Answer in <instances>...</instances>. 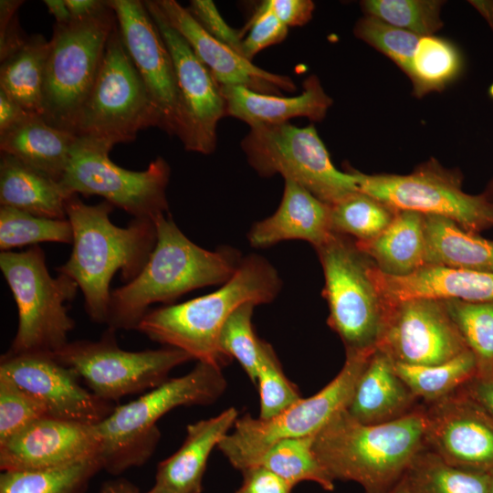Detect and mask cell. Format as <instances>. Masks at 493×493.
<instances>
[{"mask_svg": "<svg viewBox=\"0 0 493 493\" xmlns=\"http://www.w3.org/2000/svg\"><path fill=\"white\" fill-rule=\"evenodd\" d=\"M226 388L220 366L197 362L188 373L167 379L137 399L115 407L96 425L101 440L102 470L118 476L142 466L160 440L157 421L161 417L180 406L210 404Z\"/></svg>", "mask_w": 493, "mask_h": 493, "instance_id": "5", "label": "cell"}, {"mask_svg": "<svg viewBox=\"0 0 493 493\" xmlns=\"http://www.w3.org/2000/svg\"><path fill=\"white\" fill-rule=\"evenodd\" d=\"M43 417L48 416L32 396L0 375V443Z\"/></svg>", "mask_w": 493, "mask_h": 493, "instance_id": "44", "label": "cell"}, {"mask_svg": "<svg viewBox=\"0 0 493 493\" xmlns=\"http://www.w3.org/2000/svg\"><path fill=\"white\" fill-rule=\"evenodd\" d=\"M187 10L210 36L244 57L241 30L231 27L226 22L213 1L192 0Z\"/></svg>", "mask_w": 493, "mask_h": 493, "instance_id": "46", "label": "cell"}, {"mask_svg": "<svg viewBox=\"0 0 493 493\" xmlns=\"http://www.w3.org/2000/svg\"><path fill=\"white\" fill-rule=\"evenodd\" d=\"M263 3L288 27L306 25L311 20L315 8L310 0H266Z\"/></svg>", "mask_w": 493, "mask_h": 493, "instance_id": "49", "label": "cell"}, {"mask_svg": "<svg viewBox=\"0 0 493 493\" xmlns=\"http://www.w3.org/2000/svg\"><path fill=\"white\" fill-rule=\"evenodd\" d=\"M469 3L477 10V12L488 22L493 31V1L492 0H475Z\"/></svg>", "mask_w": 493, "mask_h": 493, "instance_id": "55", "label": "cell"}, {"mask_svg": "<svg viewBox=\"0 0 493 493\" xmlns=\"http://www.w3.org/2000/svg\"><path fill=\"white\" fill-rule=\"evenodd\" d=\"M488 493H493V470L489 473Z\"/></svg>", "mask_w": 493, "mask_h": 493, "instance_id": "59", "label": "cell"}, {"mask_svg": "<svg viewBox=\"0 0 493 493\" xmlns=\"http://www.w3.org/2000/svg\"><path fill=\"white\" fill-rule=\"evenodd\" d=\"M282 288L275 267L257 254L243 257L234 275L218 289L180 304L148 312L136 330L164 346L188 353L197 362L222 367L227 362L218 346L221 330L241 305L272 302Z\"/></svg>", "mask_w": 493, "mask_h": 493, "instance_id": "3", "label": "cell"}, {"mask_svg": "<svg viewBox=\"0 0 493 493\" xmlns=\"http://www.w3.org/2000/svg\"><path fill=\"white\" fill-rule=\"evenodd\" d=\"M460 390L477 401L493 414V374L475 375Z\"/></svg>", "mask_w": 493, "mask_h": 493, "instance_id": "50", "label": "cell"}, {"mask_svg": "<svg viewBox=\"0 0 493 493\" xmlns=\"http://www.w3.org/2000/svg\"><path fill=\"white\" fill-rule=\"evenodd\" d=\"M374 351L346 354L341 370L325 387L310 397L300 398L273 418L262 420L250 414L237 418L233 432L219 443V450L242 471L278 440L315 435L336 414L347 409Z\"/></svg>", "mask_w": 493, "mask_h": 493, "instance_id": "11", "label": "cell"}, {"mask_svg": "<svg viewBox=\"0 0 493 493\" xmlns=\"http://www.w3.org/2000/svg\"><path fill=\"white\" fill-rule=\"evenodd\" d=\"M240 30L243 37L248 31L243 39V55L252 61L261 50L282 42L288 35V27L261 2L250 20Z\"/></svg>", "mask_w": 493, "mask_h": 493, "instance_id": "45", "label": "cell"}, {"mask_svg": "<svg viewBox=\"0 0 493 493\" xmlns=\"http://www.w3.org/2000/svg\"><path fill=\"white\" fill-rule=\"evenodd\" d=\"M313 441L314 435L278 440L264 450L251 467H262L293 488L300 482L311 481L326 491H332L334 480L317 458Z\"/></svg>", "mask_w": 493, "mask_h": 493, "instance_id": "32", "label": "cell"}, {"mask_svg": "<svg viewBox=\"0 0 493 493\" xmlns=\"http://www.w3.org/2000/svg\"><path fill=\"white\" fill-rule=\"evenodd\" d=\"M171 54L178 90V138L184 149L210 154L216 148L217 125L226 116L221 86L185 39L165 20L155 0L143 1Z\"/></svg>", "mask_w": 493, "mask_h": 493, "instance_id": "15", "label": "cell"}, {"mask_svg": "<svg viewBox=\"0 0 493 493\" xmlns=\"http://www.w3.org/2000/svg\"><path fill=\"white\" fill-rule=\"evenodd\" d=\"M315 250L323 269L328 325L341 340L346 354L374 351L389 304L371 277L372 261L353 238L338 233Z\"/></svg>", "mask_w": 493, "mask_h": 493, "instance_id": "6", "label": "cell"}, {"mask_svg": "<svg viewBox=\"0 0 493 493\" xmlns=\"http://www.w3.org/2000/svg\"><path fill=\"white\" fill-rule=\"evenodd\" d=\"M153 222L156 244L142 270L111 291L107 324L114 330H136L152 304H169L192 290L223 285L243 257L232 246L211 251L197 246L169 213L156 215Z\"/></svg>", "mask_w": 493, "mask_h": 493, "instance_id": "2", "label": "cell"}, {"mask_svg": "<svg viewBox=\"0 0 493 493\" xmlns=\"http://www.w3.org/2000/svg\"><path fill=\"white\" fill-rule=\"evenodd\" d=\"M419 405V400L395 372L393 360L376 348L346 410L362 424L381 425L406 416Z\"/></svg>", "mask_w": 493, "mask_h": 493, "instance_id": "26", "label": "cell"}, {"mask_svg": "<svg viewBox=\"0 0 493 493\" xmlns=\"http://www.w3.org/2000/svg\"><path fill=\"white\" fill-rule=\"evenodd\" d=\"M145 493H173L166 488L154 485L150 490Z\"/></svg>", "mask_w": 493, "mask_h": 493, "instance_id": "58", "label": "cell"}, {"mask_svg": "<svg viewBox=\"0 0 493 493\" xmlns=\"http://www.w3.org/2000/svg\"><path fill=\"white\" fill-rule=\"evenodd\" d=\"M255 304L248 302L237 308L225 322L218 339L221 353L236 359L256 386L260 357V339L253 329Z\"/></svg>", "mask_w": 493, "mask_h": 493, "instance_id": "41", "label": "cell"}, {"mask_svg": "<svg viewBox=\"0 0 493 493\" xmlns=\"http://www.w3.org/2000/svg\"><path fill=\"white\" fill-rule=\"evenodd\" d=\"M404 477L413 493H488V473L451 466L426 447Z\"/></svg>", "mask_w": 493, "mask_h": 493, "instance_id": "34", "label": "cell"}, {"mask_svg": "<svg viewBox=\"0 0 493 493\" xmlns=\"http://www.w3.org/2000/svg\"><path fill=\"white\" fill-rule=\"evenodd\" d=\"M425 446L447 464L493 470V414L461 391L423 404Z\"/></svg>", "mask_w": 493, "mask_h": 493, "instance_id": "18", "label": "cell"}, {"mask_svg": "<svg viewBox=\"0 0 493 493\" xmlns=\"http://www.w3.org/2000/svg\"><path fill=\"white\" fill-rule=\"evenodd\" d=\"M68 196L59 182L1 153V206L46 218L67 219L66 200Z\"/></svg>", "mask_w": 493, "mask_h": 493, "instance_id": "29", "label": "cell"}, {"mask_svg": "<svg viewBox=\"0 0 493 493\" xmlns=\"http://www.w3.org/2000/svg\"><path fill=\"white\" fill-rule=\"evenodd\" d=\"M99 493H140L139 488L130 480L119 477L105 481Z\"/></svg>", "mask_w": 493, "mask_h": 493, "instance_id": "53", "label": "cell"}, {"mask_svg": "<svg viewBox=\"0 0 493 493\" xmlns=\"http://www.w3.org/2000/svg\"><path fill=\"white\" fill-rule=\"evenodd\" d=\"M0 375L32 396L48 417L98 425L115 408L83 387L79 375L51 353L5 352L1 356Z\"/></svg>", "mask_w": 493, "mask_h": 493, "instance_id": "17", "label": "cell"}, {"mask_svg": "<svg viewBox=\"0 0 493 493\" xmlns=\"http://www.w3.org/2000/svg\"><path fill=\"white\" fill-rule=\"evenodd\" d=\"M423 225L425 266L493 273V241L446 217L423 215Z\"/></svg>", "mask_w": 493, "mask_h": 493, "instance_id": "30", "label": "cell"}, {"mask_svg": "<svg viewBox=\"0 0 493 493\" xmlns=\"http://www.w3.org/2000/svg\"><path fill=\"white\" fill-rule=\"evenodd\" d=\"M347 171L354 175L359 191L394 210L446 217L474 234L493 227V205L485 194L465 193L460 173L434 159L408 174H366L350 166Z\"/></svg>", "mask_w": 493, "mask_h": 493, "instance_id": "12", "label": "cell"}, {"mask_svg": "<svg viewBox=\"0 0 493 493\" xmlns=\"http://www.w3.org/2000/svg\"><path fill=\"white\" fill-rule=\"evenodd\" d=\"M49 41L39 34L1 61L0 89L26 111L42 116L43 86Z\"/></svg>", "mask_w": 493, "mask_h": 493, "instance_id": "31", "label": "cell"}, {"mask_svg": "<svg viewBox=\"0 0 493 493\" xmlns=\"http://www.w3.org/2000/svg\"><path fill=\"white\" fill-rule=\"evenodd\" d=\"M333 233L330 205L297 183L285 180L278 209L253 224L247 239L256 248L269 247L286 240H303L316 248Z\"/></svg>", "mask_w": 493, "mask_h": 493, "instance_id": "22", "label": "cell"}, {"mask_svg": "<svg viewBox=\"0 0 493 493\" xmlns=\"http://www.w3.org/2000/svg\"><path fill=\"white\" fill-rule=\"evenodd\" d=\"M355 242L378 270L388 276L405 277L426 265L423 215L416 212L397 211L377 236Z\"/></svg>", "mask_w": 493, "mask_h": 493, "instance_id": "28", "label": "cell"}, {"mask_svg": "<svg viewBox=\"0 0 493 493\" xmlns=\"http://www.w3.org/2000/svg\"><path fill=\"white\" fill-rule=\"evenodd\" d=\"M111 148L77 137L59 182L67 194L102 196L133 218L153 219L168 213L166 189L171 174L168 163L157 157L144 171L126 170L110 160Z\"/></svg>", "mask_w": 493, "mask_h": 493, "instance_id": "14", "label": "cell"}, {"mask_svg": "<svg viewBox=\"0 0 493 493\" xmlns=\"http://www.w3.org/2000/svg\"><path fill=\"white\" fill-rule=\"evenodd\" d=\"M387 493H413L404 477L395 484Z\"/></svg>", "mask_w": 493, "mask_h": 493, "instance_id": "56", "label": "cell"}, {"mask_svg": "<svg viewBox=\"0 0 493 493\" xmlns=\"http://www.w3.org/2000/svg\"><path fill=\"white\" fill-rule=\"evenodd\" d=\"M44 3L55 17L56 24H66L72 20L65 0H45Z\"/></svg>", "mask_w": 493, "mask_h": 493, "instance_id": "54", "label": "cell"}, {"mask_svg": "<svg viewBox=\"0 0 493 493\" xmlns=\"http://www.w3.org/2000/svg\"><path fill=\"white\" fill-rule=\"evenodd\" d=\"M237 418L236 409L229 407L215 416L189 425L180 448L158 464L154 485L173 493H201L208 458Z\"/></svg>", "mask_w": 493, "mask_h": 493, "instance_id": "25", "label": "cell"}, {"mask_svg": "<svg viewBox=\"0 0 493 493\" xmlns=\"http://www.w3.org/2000/svg\"><path fill=\"white\" fill-rule=\"evenodd\" d=\"M72 19H82L100 11L107 5L101 0H65Z\"/></svg>", "mask_w": 493, "mask_h": 493, "instance_id": "52", "label": "cell"}, {"mask_svg": "<svg viewBox=\"0 0 493 493\" xmlns=\"http://www.w3.org/2000/svg\"><path fill=\"white\" fill-rule=\"evenodd\" d=\"M23 1H0V60L17 51L29 37L21 30L17 19V10Z\"/></svg>", "mask_w": 493, "mask_h": 493, "instance_id": "47", "label": "cell"}, {"mask_svg": "<svg viewBox=\"0 0 493 493\" xmlns=\"http://www.w3.org/2000/svg\"><path fill=\"white\" fill-rule=\"evenodd\" d=\"M394 369L423 404L456 392L477 373V361L470 350L441 364L414 366L394 363Z\"/></svg>", "mask_w": 493, "mask_h": 493, "instance_id": "35", "label": "cell"}, {"mask_svg": "<svg viewBox=\"0 0 493 493\" xmlns=\"http://www.w3.org/2000/svg\"><path fill=\"white\" fill-rule=\"evenodd\" d=\"M461 68V56L454 45L434 35L424 36L418 41L407 76L414 96L421 98L444 89Z\"/></svg>", "mask_w": 493, "mask_h": 493, "instance_id": "36", "label": "cell"}, {"mask_svg": "<svg viewBox=\"0 0 493 493\" xmlns=\"http://www.w3.org/2000/svg\"><path fill=\"white\" fill-rule=\"evenodd\" d=\"M483 194H485L488 202L493 205V179L490 181Z\"/></svg>", "mask_w": 493, "mask_h": 493, "instance_id": "57", "label": "cell"}, {"mask_svg": "<svg viewBox=\"0 0 493 493\" xmlns=\"http://www.w3.org/2000/svg\"><path fill=\"white\" fill-rule=\"evenodd\" d=\"M168 24L189 44L220 86H242L253 91L279 95L297 89L292 79L267 71L210 36L175 0H155Z\"/></svg>", "mask_w": 493, "mask_h": 493, "instance_id": "21", "label": "cell"}, {"mask_svg": "<svg viewBox=\"0 0 493 493\" xmlns=\"http://www.w3.org/2000/svg\"><path fill=\"white\" fill-rule=\"evenodd\" d=\"M353 32L408 75L420 36L366 15L357 21Z\"/></svg>", "mask_w": 493, "mask_h": 493, "instance_id": "43", "label": "cell"}, {"mask_svg": "<svg viewBox=\"0 0 493 493\" xmlns=\"http://www.w3.org/2000/svg\"><path fill=\"white\" fill-rule=\"evenodd\" d=\"M77 136L49 125L41 116L30 113L0 134L1 153L60 182Z\"/></svg>", "mask_w": 493, "mask_h": 493, "instance_id": "27", "label": "cell"}, {"mask_svg": "<svg viewBox=\"0 0 493 493\" xmlns=\"http://www.w3.org/2000/svg\"><path fill=\"white\" fill-rule=\"evenodd\" d=\"M96 425L43 417L0 443V469L36 470L100 457Z\"/></svg>", "mask_w": 493, "mask_h": 493, "instance_id": "20", "label": "cell"}, {"mask_svg": "<svg viewBox=\"0 0 493 493\" xmlns=\"http://www.w3.org/2000/svg\"><path fill=\"white\" fill-rule=\"evenodd\" d=\"M371 277L387 302L414 298L459 299L470 302L493 300V273L425 266L405 277H392L372 263Z\"/></svg>", "mask_w": 493, "mask_h": 493, "instance_id": "23", "label": "cell"}, {"mask_svg": "<svg viewBox=\"0 0 493 493\" xmlns=\"http://www.w3.org/2000/svg\"><path fill=\"white\" fill-rule=\"evenodd\" d=\"M115 331L108 327L98 341H68L53 353L104 401L112 403L127 395L148 392L169 379L173 369L193 360L185 351L168 346L125 351L118 346Z\"/></svg>", "mask_w": 493, "mask_h": 493, "instance_id": "13", "label": "cell"}, {"mask_svg": "<svg viewBox=\"0 0 493 493\" xmlns=\"http://www.w3.org/2000/svg\"><path fill=\"white\" fill-rule=\"evenodd\" d=\"M113 208L107 201L87 205L79 194L66 200L73 232L72 251L57 270L77 282L88 315L98 323H107L114 274L121 270L126 283L134 279L156 244L153 219L133 218L126 227H120L110 219Z\"/></svg>", "mask_w": 493, "mask_h": 493, "instance_id": "1", "label": "cell"}, {"mask_svg": "<svg viewBox=\"0 0 493 493\" xmlns=\"http://www.w3.org/2000/svg\"><path fill=\"white\" fill-rule=\"evenodd\" d=\"M256 386L260 398L258 418L262 420L277 416L301 398L284 374L272 346L262 340Z\"/></svg>", "mask_w": 493, "mask_h": 493, "instance_id": "42", "label": "cell"}, {"mask_svg": "<svg viewBox=\"0 0 493 493\" xmlns=\"http://www.w3.org/2000/svg\"><path fill=\"white\" fill-rule=\"evenodd\" d=\"M150 127L162 129V117L125 47L116 23L73 133L79 138L113 147L134 141L140 131Z\"/></svg>", "mask_w": 493, "mask_h": 493, "instance_id": "9", "label": "cell"}, {"mask_svg": "<svg viewBox=\"0 0 493 493\" xmlns=\"http://www.w3.org/2000/svg\"><path fill=\"white\" fill-rule=\"evenodd\" d=\"M425 447L422 404L406 416L381 425L362 424L344 409L313 441L314 453L330 477L356 482L364 493H387Z\"/></svg>", "mask_w": 493, "mask_h": 493, "instance_id": "4", "label": "cell"}, {"mask_svg": "<svg viewBox=\"0 0 493 493\" xmlns=\"http://www.w3.org/2000/svg\"><path fill=\"white\" fill-rule=\"evenodd\" d=\"M0 269L18 314L16 333L6 352L53 354L62 349L75 326L65 304L79 289L77 282L64 274L51 277L38 246L22 252L2 251Z\"/></svg>", "mask_w": 493, "mask_h": 493, "instance_id": "7", "label": "cell"}, {"mask_svg": "<svg viewBox=\"0 0 493 493\" xmlns=\"http://www.w3.org/2000/svg\"><path fill=\"white\" fill-rule=\"evenodd\" d=\"M443 300L468 350L476 358L477 375L493 374V300Z\"/></svg>", "mask_w": 493, "mask_h": 493, "instance_id": "38", "label": "cell"}, {"mask_svg": "<svg viewBox=\"0 0 493 493\" xmlns=\"http://www.w3.org/2000/svg\"><path fill=\"white\" fill-rule=\"evenodd\" d=\"M299 95L263 94L242 86H221L226 116L238 119L252 127L287 123L290 119L306 117L321 121L332 105L319 78L309 76Z\"/></svg>", "mask_w": 493, "mask_h": 493, "instance_id": "24", "label": "cell"}, {"mask_svg": "<svg viewBox=\"0 0 493 493\" xmlns=\"http://www.w3.org/2000/svg\"><path fill=\"white\" fill-rule=\"evenodd\" d=\"M29 114L30 112L0 89V134L23 121Z\"/></svg>", "mask_w": 493, "mask_h": 493, "instance_id": "51", "label": "cell"}, {"mask_svg": "<svg viewBox=\"0 0 493 493\" xmlns=\"http://www.w3.org/2000/svg\"><path fill=\"white\" fill-rule=\"evenodd\" d=\"M241 148L258 175L280 174L329 205L359 191L354 175L334 166L313 125L297 127L287 122L252 127Z\"/></svg>", "mask_w": 493, "mask_h": 493, "instance_id": "10", "label": "cell"}, {"mask_svg": "<svg viewBox=\"0 0 493 493\" xmlns=\"http://www.w3.org/2000/svg\"><path fill=\"white\" fill-rule=\"evenodd\" d=\"M243 482L235 493H291L293 487L262 467L241 471Z\"/></svg>", "mask_w": 493, "mask_h": 493, "instance_id": "48", "label": "cell"}, {"mask_svg": "<svg viewBox=\"0 0 493 493\" xmlns=\"http://www.w3.org/2000/svg\"><path fill=\"white\" fill-rule=\"evenodd\" d=\"M330 211L332 231L356 241L377 236L392 223L397 212L361 191L330 205Z\"/></svg>", "mask_w": 493, "mask_h": 493, "instance_id": "37", "label": "cell"}, {"mask_svg": "<svg viewBox=\"0 0 493 493\" xmlns=\"http://www.w3.org/2000/svg\"><path fill=\"white\" fill-rule=\"evenodd\" d=\"M116 23L108 3L85 18L55 23L46 60L41 116L49 125L73 133Z\"/></svg>", "mask_w": 493, "mask_h": 493, "instance_id": "8", "label": "cell"}, {"mask_svg": "<svg viewBox=\"0 0 493 493\" xmlns=\"http://www.w3.org/2000/svg\"><path fill=\"white\" fill-rule=\"evenodd\" d=\"M388 304L377 348L394 363L436 365L468 350L445 300L414 298Z\"/></svg>", "mask_w": 493, "mask_h": 493, "instance_id": "16", "label": "cell"}, {"mask_svg": "<svg viewBox=\"0 0 493 493\" xmlns=\"http://www.w3.org/2000/svg\"><path fill=\"white\" fill-rule=\"evenodd\" d=\"M100 470L97 456L53 468L2 471L0 493H86Z\"/></svg>", "mask_w": 493, "mask_h": 493, "instance_id": "33", "label": "cell"}, {"mask_svg": "<svg viewBox=\"0 0 493 493\" xmlns=\"http://www.w3.org/2000/svg\"><path fill=\"white\" fill-rule=\"evenodd\" d=\"M125 47L162 117V130L178 136L179 105L173 62L160 31L140 0H107Z\"/></svg>", "mask_w": 493, "mask_h": 493, "instance_id": "19", "label": "cell"}, {"mask_svg": "<svg viewBox=\"0 0 493 493\" xmlns=\"http://www.w3.org/2000/svg\"><path fill=\"white\" fill-rule=\"evenodd\" d=\"M439 0H365L361 2L366 16L420 37L432 36L443 26Z\"/></svg>", "mask_w": 493, "mask_h": 493, "instance_id": "40", "label": "cell"}, {"mask_svg": "<svg viewBox=\"0 0 493 493\" xmlns=\"http://www.w3.org/2000/svg\"><path fill=\"white\" fill-rule=\"evenodd\" d=\"M73 232L68 219L37 216L15 208H0V248L11 251L41 242L72 244Z\"/></svg>", "mask_w": 493, "mask_h": 493, "instance_id": "39", "label": "cell"}]
</instances>
